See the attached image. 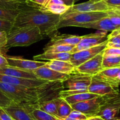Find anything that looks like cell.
<instances>
[{"label":"cell","instance_id":"6da1fadb","mask_svg":"<svg viewBox=\"0 0 120 120\" xmlns=\"http://www.w3.org/2000/svg\"><path fill=\"white\" fill-rule=\"evenodd\" d=\"M60 16L59 15L29 7L26 4L19 10L14 21L13 27L35 26L39 28L45 38L52 36L58 30L57 25L60 21Z\"/></svg>","mask_w":120,"mask_h":120},{"label":"cell","instance_id":"7a4b0ae2","mask_svg":"<svg viewBox=\"0 0 120 120\" xmlns=\"http://www.w3.org/2000/svg\"><path fill=\"white\" fill-rule=\"evenodd\" d=\"M45 38L39 28L35 26L13 27L7 34L6 49L16 47H27Z\"/></svg>","mask_w":120,"mask_h":120},{"label":"cell","instance_id":"3957f363","mask_svg":"<svg viewBox=\"0 0 120 120\" xmlns=\"http://www.w3.org/2000/svg\"><path fill=\"white\" fill-rule=\"evenodd\" d=\"M108 16L107 12H67L60 15L57 29L67 27H77L80 24L94 22Z\"/></svg>","mask_w":120,"mask_h":120},{"label":"cell","instance_id":"277c9868","mask_svg":"<svg viewBox=\"0 0 120 120\" xmlns=\"http://www.w3.org/2000/svg\"><path fill=\"white\" fill-rule=\"evenodd\" d=\"M120 111V93L105 96L97 115L104 120H111L117 117Z\"/></svg>","mask_w":120,"mask_h":120},{"label":"cell","instance_id":"5b68a950","mask_svg":"<svg viewBox=\"0 0 120 120\" xmlns=\"http://www.w3.org/2000/svg\"><path fill=\"white\" fill-rule=\"evenodd\" d=\"M92 77L77 72L71 74L68 79L62 82L63 90L88 92V87L91 83Z\"/></svg>","mask_w":120,"mask_h":120},{"label":"cell","instance_id":"8992f818","mask_svg":"<svg viewBox=\"0 0 120 120\" xmlns=\"http://www.w3.org/2000/svg\"><path fill=\"white\" fill-rule=\"evenodd\" d=\"M107 32L102 31L100 32L83 35L82 36L80 41L75 46L70 53L71 54H74L81 51L89 49L105 42L108 40V35H107Z\"/></svg>","mask_w":120,"mask_h":120},{"label":"cell","instance_id":"52a82bcc","mask_svg":"<svg viewBox=\"0 0 120 120\" xmlns=\"http://www.w3.org/2000/svg\"><path fill=\"white\" fill-rule=\"evenodd\" d=\"M106 96H99L94 98L70 105L73 109L81 112L87 117L97 115L101 105Z\"/></svg>","mask_w":120,"mask_h":120},{"label":"cell","instance_id":"ba28073f","mask_svg":"<svg viewBox=\"0 0 120 120\" xmlns=\"http://www.w3.org/2000/svg\"><path fill=\"white\" fill-rule=\"evenodd\" d=\"M107 42V41L89 49L72 54L69 61L74 67H78L82 64L84 63V62L92 58L99 53L103 52L106 48Z\"/></svg>","mask_w":120,"mask_h":120},{"label":"cell","instance_id":"9c48e42d","mask_svg":"<svg viewBox=\"0 0 120 120\" xmlns=\"http://www.w3.org/2000/svg\"><path fill=\"white\" fill-rule=\"evenodd\" d=\"M112 9L103 0H90L87 2L74 4L68 12H107Z\"/></svg>","mask_w":120,"mask_h":120},{"label":"cell","instance_id":"30bf717a","mask_svg":"<svg viewBox=\"0 0 120 120\" xmlns=\"http://www.w3.org/2000/svg\"><path fill=\"white\" fill-rule=\"evenodd\" d=\"M103 51L76 67V72L93 76L103 69Z\"/></svg>","mask_w":120,"mask_h":120},{"label":"cell","instance_id":"8fae6325","mask_svg":"<svg viewBox=\"0 0 120 120\" xmlns=\"http://www.w3.org/2000/svg\"><path fill=\"white\" fill-rule=\"evenodd\" d=\"M118 88L119 87L93 76L87 91L89 92L93 93L99 96H107L120 93Z\"/></svg>","mask_w":120,"mask_h":120},{"label":"cell","instance_id":"7c38bea8","mask_svg":"<svg viewBox=\"0 0 120 120\" xmlns=\"http://www.w3.org/2000/svg\"><path fill=\"white\" fill-rule=\"evenodd\" d=\"M6 58L8 65L27 71H34V69L45 65L47 63L46 61L26 60L18 56H10L7 55Z\"/></svg>","mask_w":120,"mask_h":120},{"label":"cell","instance_id":"4fadbf2b","mask_svg":"<svg viewBox=\"0 0 120 120\" xmlns=\"http://www.w3.org/2000/svg\"><path fill=\"white\" fill-rule=\"evenodd\" d=\"M0 82L9 84L15 86L27 87V88H35L43 85L46 82H49L41 79H28L22 78L14 77L8 75L0 74Z\"/></svg>","mask_w":120,"mask_h":120},{"label":"cell","instance_id":"5bb4252c","mask_svg":"<svg viewBox=\"0 0 120 120\" xmlns=\"http://www.w3.org/2000/svg\"><path fill=\"white\" fill-rule=\"evenodd\" d=\"M32 71L39 79L46 80L49 82H63L70 75L56 71L45 65L34 69Z\"/></svg>","mask_w":120,"mask_h":120},{"label":"cell","instance_id":"9a60e30c","mask_svg":"<svg viewBox=\"0 0 120 120\" xmlns=\"http://www.w3.org/2000/svg\"><path fill=\"white\" fill-rule=\"evenodd\" d=\"M93 77L119 87L120 85V67L103 69Z\"/></svg>","mask_w":120,"mask_h":120},{"label":"cell","instance_id":"2e32d148","mask_svg":"<svg viewBox=\"0 0 120 120\" xmlns=\"http://www.w3.org/2000/svg\"><path fill=\"white\" fill-rule=\"evenodd\" d=\"M82 36L70 35V34H57L56 33L51 36L50 41L45 46L56 45H76L82 40Z\"/></svg>","mask_w":120,"mask_h":120},{"label":"cell","instance_id":"e0dca14e","mask_svg":"<svg viewBox=\"0 0 120 120\" xmlns=\"http://www.w3.org/2000/svg\"><path fill=\"white\" fill-rule=\"evenodd\" d=\"M0 74L8 75L14 77L28 79H39L32 71H27L11 67L9 65L4 66L0 68Z\"/></svg>","mask_w":120,"mask_h":120},{"label":"cell","instance_id":"ac0fdd59","mask_svg":"<svg viewBox=\"0 0 120 120\" xmlns=\"http://www.w3.org/2000/svg\"><path fill=\"white\" fill-rule=\"evenodd\" d=\"M3 108L14 120H36L26 109L15 103Z\"/></svg>","mask_w":120,"mask_h":120},{"label":"cell","instance_id":"d6986e66","mask_svg":"<svg viewBox=\"0 0 120 120\" xmlns=\"http://www.w3.org/2000/svg\"><path fill=\"white\" fill-rule=\"evenodd\" d=\"M77 27H82V28H93L96 29L98 30L102 31H112L117 29L118 28L114 25L111 21L108 16L103 18L100 19L97 21L94 22H89V23L80 24L77 25Z\"/></svg>","mask_w":120,"mask_h":120},{"label":"cell","instance_id":"ffe728a7","mask_svg":"<svg viewBox=\"0 0 120 120\" xmlns=\"http://www.w3.org/2000/svg\"><path fill=\"white\" fill-rule=\"evenodd\" d=\"M46 66L52 69L63 73L71 75L76 72V67H74L70 61H50L47 62Z\"/></svg>","mask_w":120,"mask_h":120},{"label":"cell","instance_id":"44dd1931","mask_svg":"<svg viewBox=\"0 0 120 120\" xmlns=\"http://www.w3.org/2000/svg\"><path fill=\"white\" fill-rule=\"evenodd\" d=\"M71 55L70 52H44L34 56V60L36 61L39 60H48L50 61H70Z\"/></svg>","mask_w":120,"mask_h":120},{"label":"cell","instance_id":"7402d4cb","mask_svg":"<svg viewBox=\"0 0 120 120\" xmlns=\"http://www.w3.org/2000/svg\"><path fill=\"white\" fill-rule=\"evenodd\" d=\"M60 100V97H57L52 100L44 101L39 104L38 108L48 114L57 116V108Z\"/></svg>","mask_w":120,"mask_h":120},{"label":"cell","instance_id":"603a6c76","mask_svg":"<svg viewBox=\"0 0 120 120\" xmlns=\"http://www.w3.org/2000/svg\"><path fill=\"white\" fill-rule=\"evenodd\" d=\"M98 96H99V95H97V94L90 93L89 92H86L79 93V94L69 95V96L64 98V99L69 104L71 105L90 100V99L98 97Z\"/></svg>","mask_w":120,"mask_h":120},{"label":"cell","instance_id":"cb8c5ba5","mask_svg":"<svg viewBox=\"0 0 120 120\" xmlns=\"http://www.w3.org/2000/svg\"><path fill=\"white\" fill-rule=\"evenodd\" d=\"M70 7L64 4H48V5L42 10L51 12L56 15H62L65 14L70 9Z\"/></svg>","mask_w":120,"mask_h":120},{"label":"cell","instance_id":"d4e9b609","mask_svg":"<svg viewBox=\"0 0 120 120\" xmlns=\"http://www.w3.org/2000/svg\"><path fill=\"white\" fill-rule=\"evenodd\" d=\"M36 120H62L57 116L48 114L38 108H35L29 112Z\"/></svg>","mask_w":120,"mask_h":120},{"label":"cell","instance_id":"484cf974","mask_svg":"<svg viewBox=\"0 0 120 120\" xmlns=\"http://www.w3.org/2000/svg\"><path fill=\"white\" fill-rule=\"evenodd\" d=\"M71 105L63 98H61L60 102L57 108V116L59 118H64L68 117L72 111Z\"/></svg>","mask_w":120,"mask_h":120},{"label":"cell","instance_id":"4316f807","mask_svg":"<svg viewBox=\"0 0 120 120\" xmlns=\"http://www.w3.org/2000/svg\"><path fill=\"white\" fill-rule=\"evenodd\" d=\"M118 67H120V56L103 55L102 62L103 69Z\"/></svg>","mask_w":120,"mask_h":120},{"label":"cell","instance_id":"83f0119b","mask_svg":"<svg viewBox=\"0 0 120 120\" xmlns=\"http://www.w3.org/2000/svg\"><path fill=\"white\" fill-rule=\"evenodd\" d=\"M75 47L74 45H56L45 46L43 48L44 52H70L73 48Z\"/></svg>","mask_w":120,"mask_h":120},{"label":"cell","instance_id":"f1b7e54d","mask_svg":"<svg viewBox=\"0 0 120 120\" xmlns=\"http://www.w3.org/2000/svg\"><path fill=\"white\" fill-rule=\"evenodd\" d=\"M107 37L106 48H120V34L117 32V29L111 31Z\"/></svg>","mask_w":120,"mask_h":120},{"label":"cell","instance_id":"f546056e","mask_svg":"<svg viewBox=\"0 0 120 120\" xmlns=\"http://www.w3.org/2000/svg\"><path fill=\"white\" fill-rule=\"evenodd\" d=\"M25 4L17 0H0V8L11 10H19Z\"/></svg>","mask_w":120,"mask_h":120},{"label":"cell","instance_id":"4dcf8cb0","mask_svg":"<svg viewBox=\"0 0 120 120\" xmlns=\"http://www.w3.org/2000/svg\"><path fill=\"white\" fill-rule=\"evenodd\" d=\"M19 10H11L0 8V19L8 20L14 22Z\"/></svg>","mask_w":120,"mask_h":120},{"label":"cell","instance_id":"1f68e13d","mask_svg":"<svg viewBox=\"0 0 120 120\" xmlns=\"http://www.w3.org/2000/svg\"><path fill=\"white\" fill-rule=\"evenodd\" d=\"M50 0H26V5L29 7L43 9L49 3Z\"/></svg>","mask_w":120,"mask_h":120},{"label":"cell","instance_id":"d6a6232c","mask_svg":"<svg viewBox=\"0 0 120 120\" xmlns=\"http://www.w3.org/2000/svg\"><path fill=\"white\" fill-rule=\"evenodd\" d=\"M108 17L112 23V24L116 26L117 28H120V16L117 13L112 10L107 11Z\"/></svg>","mask_w":120,"mask_h":120},{"label":"cell","instance_id":"836d02e7","mask_svg":"<svg viewBox=\"0 0 120 120\" xmlns=\"http://www.w3.org/2000/svg\"><path fill=\"white\" fill-rule=\"evenodd\" d=\"M7 43V33L5 31H0V52L6 55V45Z\"/></svg>","mask_w":120,"mask_h":120},{"label":"cell","instance_id":"e575fe53","mask_svg":"<svg viewBox=\"0 0 120 120\" xmlns=\"http://www.w3.org/2000/svg\"><path fill=\"white\" fill-rule=\"evenodd\" d=\"M14 26V22L8 20L0 19V31H5L8 34Z\"/></svg>","mask_w":120,"mask_h":120},{"label":"cell","instance_id":"d590c367","mask_svg":"<svg viewBox=\"0 0 120 120\" xmlns=\"http://www.w3.org/2000/svg\"><path fill=\"white\" fill-rule=\"evenodd\" d=\"M14 102L11 100L9 98L7 97L3 92L0 89V107L5 108L11 105Z\"/></svg>","mask_w":120,"mask_h":120},{"label":"cell","instance_id":"8d00e7d4","mask_svg":"<svg viewBox=\"0 0 120 120\" xmlns=\"http://www.w3.org/2000/svg\"><path fill=\"white\" fill-rule=\"evenodd\" d=\"M68 117L70 118L81 120H86L87 118L83 113H82L80 111H78L75 110V109H73L72 111L70 112V114H69V115Z\"/></svg>","mask_w":120,"mask_h":120},{"label":"cell","instance_id":"74e56055","mask_svg":"<svg viewBox=\"0 0 120 120\" xmlns=\"http://www.w3.org/2000/svg\"><path fill=\"white\" fill-rule=\"evenodd\" d=\"M103 55L120 56V48H105L103 51Z\"/></svg>","mask_w":120,"mask_h":120},{"label":"cell","instance_id":"f35d334b","mask_svg":"<svg viewBox=\"0 0 120 120\" xmlns=\"http://www.w3.org/2000/svg\"><path fill=\"white\" fill-rule=\"evenodd\" d=\"M0 118L2 120H14L9 114H8L3 108L0 107Z\"/></svg>","mask_w":120,"mask_h":120},{"label":"cell","instance_id":"ab89813d","mask_svg":"<svg viewBox=\"0 0 120 120\" xmlns=\"http://www.w3.org/2000/svg\"><path fill=\"white\" fill-rule=\"evenodd\" d=\"M107 4L112 8L120 7V0H103Z\"/></svg>","mask_w":120,"mask_h":120},{"label":"cell","instance_id":"60d3db41","mask_svg":"<svg viewBox=\"0 0 120 120\" xmlns=\"http://www.w3.org/2000/svg\"><path fill=\"white\" fill-rule=\"evenodd\" d=\"M6 56L7 55H4V54L0 52V68L4 67V66L8 65L7 58H6Z\"/></svg>","mask_w":120,"mask_h":120},{"label":"cell","instance_id":"b9f144b4","mask_svg":"<svg viewBox=\"0 0 120 120\" xmlns=\"http://www.w3.org/2000/svg\"><path fill=\"white\" fill-rule=\"evenodd\" d=\"M63 2V3L66 5L71 7L75 4V0H62Z\"/></svg>","mask_w":120,"mask_h":120},{"label":"cell","instance_id":"7bdbcfd3","mask_svg":"<svg viewBox=\"0 0 120 120\" xmlns=\"http://www.w3.org/2000/svg\"><path fill=\"white\" fill-rule=\"evenodd\" d=\"M86 120H103L101 116H98V115H95V116L87 117Z\"/></svg>","mask_w":120,"mask_h":120},{"label":"cell","instance_id":"ee69618b","mask_svg":"<svg viewBox=\"0 0 120 120\" xmlns=\"http://www.w3.org/2000/svg\"><path fill=\"white\" fill-rule=\"evenodd\" d=\"M62 119V120H76V119H73V118H70L69 117H66L64 118H60Z\"/></svg>","mask_w":120,"mask_h":120},{"label":"cell","instance_id":"f6af8a7d","mask_svg":"<svg viewBox=\"0 0 120 120\" xmlns=\"http://www.w3.org/2000/svg\"><path fill=\"white\" fill-rule=\"evenodd\" d=\"M111 10H112L113 11H114L115 12L117 13V14H118V15H119L120 16V11L117 10V9H111Z\"/></svg>","mask_w":120,"mask_h":120},{"label":"cell","instance_id":"bcb514c9","mask_svg":"<svg viewBox=\"0 0 120 120\" xmlns=\"http://www.w3.org/2000/svg\"><path fill=\"white\" fill-rule=\"evenodd\" d=\"M17 1H19L20 2H21V3H23V4H26V0H17Z\"/></svg>","mask_w":120,"mask_h":120},{"label":"cell","instance_id":"7dc6e473","mask_svg":"<svg viewBox=\"0 0 120 120\" xmlns=\"http://www.w3.org/2000/svg\"><path fill=\"white\" fill-rule=\"evenodd\" d=\"M112 9H117V10H119V11H120V7H115V8H112Z\"/></svg>","mask_w":120,"mask_h":120},{"label":"cell","instance_id":"c3c4849f","mask_svg":"<svg viewBox=\"0 0 120 120\" xmlns=\"http://www.w3.org/2000/svg\"><path fill=\"white\" fill-rule=\"evenodd\" d=\"M120 120V118L116 117V118H114L112 119V120Z\"/></svg>","mask_w":120,"mask_h":120},{"label":"cell","instance_id":"681fc988","mask_svg":"<svg viewBox=\"0 0 120 120\" xmlns=\"http://www.w3.org/2000/svg\"><path fill=\"white\" fill-rule=\"evenodd\" d=\"M117 32L120 34V28H118V29H117Z\"/></svg>","mask_w":120,"mask_h":120},{"label":"cell","instance_id":"f907efd6","mask_svg":"<svg viewBox=\"0 0 120 120\" xmlns=\"http://www.w3.org/2000/svg\"><path fill=\"white\" fill-rule=\"evenodd\" d=\"M80 1V0H75V2H77V1Z\"/></svg>","mask_w":120,"mask_h":120},{"label":"cell","instance_id":"816d5d0a","mask_svg":"<svg viewBox=\"0 0 120 120\" xmlns=\"http://www.w3.org/2000/svg\"><path fill=\"white\" fill-rule=\"evenodd\" d=\"M0 120H2V119H1V118H0Z\"/></svg>","mask_w":120,"mask_h":120}]
</instances>
